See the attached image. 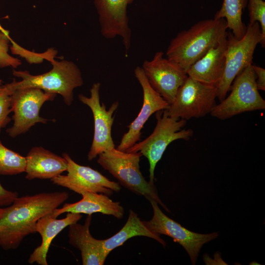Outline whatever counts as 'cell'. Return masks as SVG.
<instances>
[{
  "label": "cell",
  "mask_w": 265,
  "mask_h": 265,
  "mask_svg": "<svg viewBox=\"0 0 265 265\" xmlns=\"http://www.w3.org/2000/svg\"><path fill=\"white\" fill-rule=\"evenodd\" d=\"M69 196L67 192L55 191L16 198L0 217V246L5 250L17 248L25 237L36 232L38 220L58 208Z\"/></svg>",
  "instance_id": "obj_1"
},
{
  "label": "cell",
  "mask_w": 265,
  "mask_h": 265,
  "mask_svg": "<svg viewBox=\"0 0 265 265\" xmlns=\"http://www.w3.org/2000/svg\"><path fill=\"white\" fill-rule=\"evenodd\" d=\"M225 19L200 21L173 38L166 58L186 73L189 68L227 35Z\"/></svg>",
  "instance_id": "obj_2"
},
{
  "label": "cell",
  "mask_w": 265,
  "mask_h": 265,
  "mask_svg": "<svg viewBox=\"0 0 265 265\" xmlns=\"http://www.w3.org/2000/svg\"><path fill=\"white\" fill-rule=\"evenodd\" d=\"M56 51L47 59L52 65V69L45 73L33 75L27 71L13 70L12 74L21 78L17 81L14 79L9 83L14 91L18 89L36 88L45 92L58 94L62 96L64 103L71 106L74 100V90L83 84L81 71L73 61L67 60L56 61Z\"/></svg>",
  "instance_id": "obj_3"
},
{
  "label": "cell",
  "mask_w": 265,
  "mask_h": 265,
  "mask_svg": "<svg viewBox=\"0 0 265 265\" xmlns=\"http://www.w3.org/2000/svg\"><path fill=\"white\" fill-rule=\"evenodd\" d=\"M141 156L140 152H127L114 148L99 155L97 162L116 178L120 185L149 202H157L169 212L159 198L154 184L147 182L142 175L139 167Z\"/></svg>",
  "instance_id": "obj_4"
},
{
  "label": "cell",
  "mask_w": 265,
  "mask_h": 265,
  "mask_svg": "<svg viewBox=\"0 0 265 265\" xmlns=\"http://www.w3.org/2000/svg\"><path fill=\"white\" fill-rule=\"evenodd\" d=\"M157 124L153 132L145 139L136 142L127 149V152H140L149 163V182L154 184L156 165L161 159L167 146L178 139L188 140L193 136L192 130L182 129L186 120L167 115L166 110L156 112Z\"/></svg>",
  "instance_id": "obj_5"
},
{
  "label": "cell",
  "mask_w": 265,
  "mask_h": 265,
  "mask_svg": "<svg viewBox=\"0 0 265 265\" xmlns=\"http://www.w3.org/2000/svg\"><path fill=\"white\" fill-rule=\"evenodd\" d=\"M227 39L225 66L217 89V98L220 102L226 97L235 78L252 64L254 51L262 40L260 25L258 22L249 24L245 33L238 39L229 31Z\"/></svg>",
  "instance_id": "obj_6"
},
{
  "label": "cell",
  "mask_w": 265,
  "mask_h": 265,
  "mask_svg": "<svg viewBox=\"0 0 265 265\" xmlns=\"http://www.w3.org/2000/svg\"><path fill=\"white\" fill-rule=\"evenodd\" d=\"M232 83L230 94L215 106L211 112L212 116L225 120L241 113L265 109V101L259 92L252 64L239 73Z\"/></svg>",
  "instance_id": "obj_7"
},
{
  "label": "cell",
  "mask_w": 265,
  "mask_h": 265,
  "mask_svg": "<svg viewBox=\"0 0 265 265\" xmlns=\"http://www.w3.org/2000/svg\"><path fill=\"white\" fill-rule=\"evenodd\" d=\"M217 85L206 84L187 77L174 101L165 109L172 117L186 120L211 113L216 105Z\"/></svg>",
  "instance_id": "obj_8"
},
{
  "label": "cell",
  "mask_w": 265,
  "mask_h": 265,
  "mask_svg": "<svg viewBox=\"0 0 265 265\" xmlns=\"http://www.w3.org/2000/svg\"><path fill=\"white\" fill-rule=\"evenodd\" d=\"M56 96L36 88L14 90L10 99L13 124L6 130L8 135L14 138L26 132L37 123L46 124L49 120L39 115L40 108L44 103L53 101Z\"/></svg>",
  "instance_id": "obj_9"
},
{
  "label": "cell",
  "mask_w": 265,
  "mask_h": 265,
  "mask_svg": "<svg viewBox=\"0 0 265 265\" xmlns=\"http://www.w3.org/2000/svg\"><path fill=\"white\" fill-rule=\"evenodd\" d=\"M150 202L153 215L150 220L143 221L144 225L155 234L164 235L172 238L175 242L179 243L185 249L191 264L196 265L203 245L217 238L219 233L204 234L189 231L165 215L157 202L154 201Z\"/></svg>",
  "instance_id": "obj_10"
},
{
  "label": "cell",
  "mask_w": 265,
  "mask_h": 265,
  "mask_svg": "<svg viewBox=\"0 0 265 265\" xmlns=\"http://www.w3.org/2000/svg\"><path fill=\"white\" fill-rule=\"evenodd\" d=\"M67 162V174L52 179L53 184L66 187L80 195L86 192L103 193L108 196L121 190L120 184L112 181L99 171L76 163L69 155L62 154Z\"/></svg>",
  "instance_id": "obj_11"
},
{
  "label": "cell",
  "mask_w": 265,
  "mask_h": 265,
  "mask_svg": "<svg viewBox=\"0 0 265 265\" xmlns=\"http://www.w3.org/2000/svg\"><path fill=\"white\" fill-rule=\"evenodd\" d=\"M99 82L94 83L90 89V96L79 95V100L91 109L94 118V132L91 146L87 155L91 161L100 154L115 148L111 135V129L114 117L113 114L118 108L119 102H114L107 110L106 106L101 103Z\"/></svg>",
  "instance_id": "obj_12"
},
{
  "label": "cell",
  "mask_w": 265,
  "mask_h": 265,
  "mask_svg": "<svg viewBox=\"0 0 265 265\" xmlns=\"http://www.w3.org/2000/svg\"><path fill=\"white\" fill-rule=\"evenodd\" d=\"M148 82L169 105L174 101L177 91L185 82L187 74L157 52L150 60H145L141 67Z\"/></svg>",
  "instance_id": "obj_13"
},
{
  "label": "cell",
  "mask_w": 265,
  "mask_h": 265,
  "mask_svg": "<svg viewBox=\"0 0 265 265\" xmlns=\"http://www.w3.org/2000/svg\"><path fill=\"white\" fill-rule=\"evenodd\" d=\"M134 75L143 90V104L137 116L128 126V131L123 135L117 149L126 151L140 141L141 129L149 117L156 112L167 109L169 104L150 85L142 68L137 66Z\"/></svg>",
  "instance_id": "obj_14"
},
{
  "label": "cell",
  "mask_w": 265,
  "mask_h": 265,
  "mask_svg": "<svg viewBox=\"0 0 265 265\" xmlns=\"http://www.w3.org/2000/svg\"><path fill=\"white\" fill-rule=\"evenodd\" d=\"M133 0H94L102 35L106 39L121 37L126 54L130 48L131 39L127 7Z\"/></svg>",
  "instance_id": "obj_15"
},
{
  "label": "cell",
  "mask_w": 265,
  "mask_h": 265,
  "mask_svg": "<svg viewBox=\"0 0 265 265\" xmlns=\"http://www.w3.org/2000/svg\"><path fill=\"white\" fill-rule=\"evenodd\" d=\"M92 214L88 215L83 224L75 223L69 225V243L80 252L83 265H103L105 255L103 239L94 238L90 232Z\"/></svg>",
  "instance_id": "obj_16"
},
{
  "label": "cell",
  "mask_w": 265,
  "mask_h": 265,
  "mask_svg": "<svg viewBox=\"0 0 265 265\" xmlns=\"http://www.w3.org/2000/svg\"><path fill=\"white\" fill-rule=\"evenodd\" d=\"M227 46L226 36L189 68L187 76L203 83L218 85L225 69Z\"/></svg>",
  "instance_id": "obj_17"
},
{
  "label": "cell",
  "mask_w": 265,
  "mask_h": 265,
  "mask_svg": "<svg viewBox=\"0 0 265 265\" xmlns=\"http://www.w3.org/2000/svg\"><path fill=\"white\" fill-rule=\"evenodd\" d=\"M82 217L80 213L67 212L65 218L57 219L51 212L39 219L36 225V232L40 235L42 241L30 254L28 263L48 265L47 253L53 239L64 228L78 222Z\"/></svg>",
  "instance_id": "obj_18"
},
{
  "label": "cell",
  "mask_w": 265,
  "mask_h": 265,
  "mask_svg": "<svg viewBox=\"0 0 265 265\" xmlns=\"http://www.w3.org/2000/svg\"><path fill=\"white\" fill-rule=\"evenodd\" d=\"M82 199L73 203H65L61 208H56L51 212L57 218L65 212L84 213L88 215L99 212L112 215L121 219L124 214V209L119 202H114L103 193L86 192L81 194Z\"/></svg>",
  "instance_id": "obj_19"
},
{
  "label": "cell",
  "mask_w": 265,
  "mask_h": 265,
  "mask_svg": "<svg viewBox=\"0 0 265 265\" xmlns=\"http://www.w3.org/2000/svg\"><path fill=\"white\" fill-rule=\"evenodd\" d=\"M26 179H52L67 169V162L63 157L42 147L32 148L26 157Z\"/></svg>",
  "instance_id": "obj_20"
},
{
  "label": "cell",
  "mask_w": 265,
  "mask_h": 265,
  "mask_svg": "<svg viewBox=\"0 0 265 265\" xmlns=\"http://www.w3.org/2000/svg\"><path fill=\"white\" fill-rule=\"evenodd\" d=\"M136 236L146 237L154 239L164 247L166 244L160 235L155 234L147 229L138 214L131 209L129 210L127 220L121 230L112 237L103 239L106 257H107L111 251L122 245L127 240Z\"/></svg>",
  "instance_id": "obj_21"
},
{
  "label": "cell",
  "mask_w": 265,
  "mask_h": 265,
  "mask_svg": "<svg viewBox=\"0 0 265 265\" xmlns=\"http://www.w3.org/2000/svg\"><path fill=\"white\" fill-rule=\"evenodd\" d=\"M246 4L247 0H223L214 17L215 19H225L227 28L238 39L243 36L246 30V26L242 21L243 10Z\"/></svg>",
  "instance_id": "obj_22"
},
{
  "label": "cell",
  "mask_w": 265,
  "mask_h": 265,
  "mask_svg": "<svg viewBox=\"0 0 265 265\" xmlns=\"http://www.w3.org/2000/svg\"><path fill=\"white\" fill-rule=\"evenodd\" d=\"M26 157L5 147L0 141V175H15L25 172Z\"/></svg>",
  "instance_id": "obj_23"
},
{
  "label": "cell",
  "mask_w": 265,
  "mask_h": 265,
  "mask_svg": "<svg viewBox=\"0 0 265 265\" xmlns=\"http://www.w3.org/2000/svg\"><path fill=\"white\" fill-rule=\"evenodd\" d=\"M249 24L258 22L260 25L262 40L260 44L265 46V2L263 0H248Z\"/></svg>",
  "instance_id": "obj_24"
},
{
  "label": "cell",
  "mask_w": 265,
  "mask_h": 265,
  "mask_svg": "<svg viewBox=\"0 0 265 265\" xmlns=\"http://www.w3.org/2000/svg\"><path fill=\"white\" fill-rule=\"evenodd\" d=\"M14 44L15 42L0 30V67L4 68L11 67L16 68L22 64L21 60L11 56L9 53V43Z\"/></svg>",
  "instance_id": "obj_25"
},
{
  "label": "cell",
  "mask_w": 265,
  "mask_h": 265,
  "mask_svg": "<svg viewBox=\"0 0 265 265\" xmlns=\"http://www.w3.org/2000/svg\"><path fill=\"white\" fill-rule=\"evenodd\" d=\"M13 91L8 83L0 86V132L11 120L9 114L11 112L10 99Z\"/></svg>",
  "instance_id": "obj_26"
},
{
  "label": "cell",
  "mask_w": 265,
  "mask_h": 265,
  "mask_svg": "<svg viewBox=\"0 0 265 265\" xmlns=\"http://www.w3.org/2000/svg\"><path fill=\"white\" fill-rule=\"evenodd\" d=\"M18 197L17 192L7 190L0 183V208L9 206Z\"/></svg>",
  "instance_id": "obj_27"
},
{
  "label": "cell",
  "mask_w": 265,
  "mask_h": 265,
  "mask_svg": "<svg viewBox=\"0 0 265 265\" xmlns=\"http://www.w3.org/2000/svg\"><path fill=\"white\" fill-rule=\"evenodd\" d=\"M252 67L256 74V84L259 90H265V69L252 64Z\"/></svg>",
  "instance_id": "obj_28"
},
{
  "label": "cell",
  "mask_w": 265,
  "mask_h": 265,
  "mask_svg": "<svg viewBox=\"0 0 265 265\" xmlns=\"http://www.w3.org/2000/svg\"><path fill=\"white\" fill-rule=\"evenodd\" d=\"M0 30L3 32L4 34H6L7 35L9 36V31L7 30L6 29H4L2 26L0 24Z\"/></svg>",
  "instance_id": "obj_29"
},
{
  "label": "cell",
  "mask_w": 265,
  "mask_h": 265,
  "mask_svg": "<svg viewBox=\"0 0 265 265\" xmlns=\"http://www.w3.org/2000/svg\"><path fill=\"white\" fill-rule=\"evenodd\" d=\"M4 210V208H0V217H1V215L2 214Z\"/></svg>",
  "instance_id": "obj_30"
},
{
  "label": "cell",
  "mask_w": 265,
  "mask_h": 265,
  "mask_svg": "<svg viewBox=\"0 0 265 265\" xmlns=\"http://www.w3.org/2000/svg\"><path fill=\"white\" fill-rule=\"evenodd\" d=\"M2 80L0 79V86L2 85Z\"/></svg>",
  "instance_id": "obj_31"
}]
</instances>
